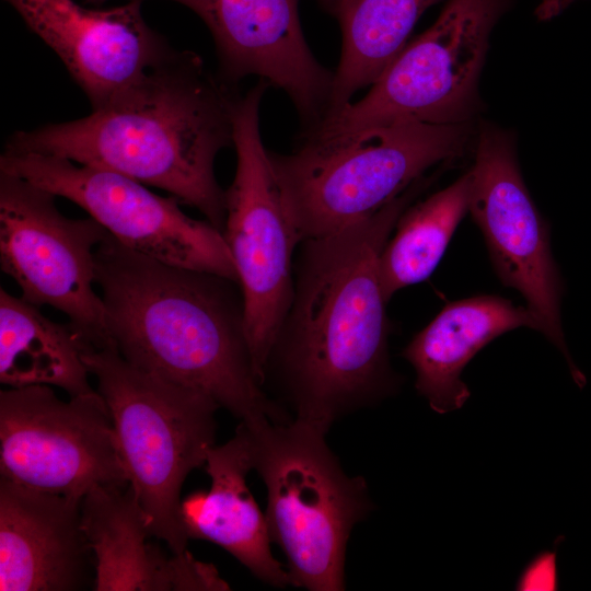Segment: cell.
<instances>
[{"instance_id":"1","label":"cell","mask_w":591,"mask_h":591,"mask_svg":"<svg viewBox=\"0 0 591 591\" xmlns=\"http://www.w3.org/2000/svg\"><path fill=\"white\" fill-rule=\"evenodd\" d=\"M432 179H418L369 218L300 243L292 300L267 363L277 369L294 419L327 432L338 418L397 390L380 256L401 215Z\"/></svg>"},{"instance_id":"2","label":"cell","mask_w":591,"mask_h":591,"mask_svg":"<svg viewBox=\"0 0 591 591\" xmlns=\"http://www.w3.org/2000/svg\"><path fill=\"white\" fill-rule=\"evenodd\" d=\"M94 266L112 350L211 396L243 422L290 421L256 376L239 283L150 257L109 233L95 248Z\"/></svg>"},{"instance_id":"3","label":"cell","mask_w":591,"mask_h":591,"mask_svg":"<svg viewBox=\"0 0 591 591\" xmlns=\"http://www.w3.org/2000/svg\"><path fill=\"white\" fill-rule=\"evenodd\" d=\"M239 94L197 54L173 50L89 116L16 131L4 150L59 157L162 188L222 232L225 190L215 162L233 144Z\"/></svg>"},{"instance_id":"4","label":"cell","mask_w":591,"mask_h":591,"mask_svg":"<svg viewBox=\"0 0 591 591\" xmlns=\"http://www.w3.org/2000/svg\"><path fill=\"white\" fill-rule=\"evenodd\" d=\"M477 121H407L298 136L289 153L268 150L301 240L326 236L371 217L430 169L463 157L473 148Z\"/></svg>"},{"instance_id":"5","label":"cell","mask_w":591,"mask_h":591,"mask_svg":"<svg viewBox=\"0 0 591 591\" xmlns=\"http://www.w3.org/2000/svg\"><path fill=\"white\" fill-rule=\"evenodd\" d=\"M242 424L267 490L269 536L287 557L291 586L345 590L350 533L373 509L366 479L345 473L317 427L299 419Z\"/></svg>"},{"instance_id":"6","label":"cell","mask_w":591,"mask_h":591,"mask_svg":"<svg viewBox=\"0 0 591 591\" xmlns=\"http://www.w3.org/2000/svg\"><path fill=\"white\" fill-rule=\"evenodd\" d=\"M112 416L129 485L151 535L173 554L186 551L182 486L215 445L216 412L209 395L144 372L112 349L84 354Z\"/></svg>"},{"instance_id":"7","label":"cell","mask_w":591,"mask_h":591,"mask_svg":"<svg viewBox=\"0 0 591 591\" xmlns=\"http://www.w3.org/2000/svg\"><path fill=\"white\" fill-rule=\"evenodd\" d=\"M514 2L448 0L431 26L405 45L362 99L300 136H333L407 121H477L490 36Z\"/></svg>"},{"instance_id":"8","label":"cell","mask_w":591,"mask_h":591,"mask_svg":"<svg viewBox=\"0 0 591 591\" xmlns=\"http://www.w3.org/2000/svg\"><path fill=\"white\" fill-rule=\"evenodd\" d=\"M269 84L259 80L239 94L233 115L234 178L225 189L223 236L233 257L244 303V326L257 379L290 306L292 256L302 242L285 202L260 134V104Z\"/></svg>"},{"instance_id":"9","label":"cell","mask_w":591,"mask_h":591,"mask_svg":"<svg viewBox=\"0 0 591 591\" xmlns=\"http://www.w3.org/2000/svg\"><path fill=\"white\" fill-rule=\"evenodd\" d=\"M0 172L71 200L134 251L239 283L223 233L208 220L187 216L173 196H159L107 169L33 152L4 150Z\"/></svg>"},{"instance_id":"10","label":"cell","mask_w":591,"mask_h":591,"mask_svg":"<svg viewBox=\"0 0 591 591\" xmlns=\"http://www.w3.org/2000/svg\"><path fill=\"white\" fill-rule=\"evenodd\" d=\"M55 196L0 172V264L22 298L50 305L94 349H111L102 297L94 290V252L107 235L92 217L71 219Z\"/></svg>"},{"instance_id":"11","label":"cell","mask_w":591,"mask_h":591,"mask_svg":"<svg viewBox=\"0 0 591 591\" xmlns=\"http://www.w3.org/2000/svg\"><path fill=\"white\" fill-rule=\"evenodd\" d=\"M0 472L23 486L78 499L97 486L129 485L101 394L65 402L49 385L1 391Z\"/></svg>"},{"instance_id":"12","label":"cell","mask_w":591,"mask_h":591,"mask_svg":"<svg viewBox=\"0 0 591 591\" xmlns=\"http://www.w3.org/2000/svg\"><path fill=\"white\" fill-rule=\"evenodd\" d=\"M472 152L468 211L483 233L493 267L499 280L525 300L537 332L561 351L582 387L584 376L572 362L563 333V285L552 253L549 225L522 177L515 136L478 120Z\"/></svg>"},{"instance_id":"13","label":"cell","mask_w":591,"mask_h":591,"mask_svg":"<svg viewBox=\"0 0 591 591\" xmlns=\"http://www.w3.org/2000/svg\"><path fill=\"white\" fill-rule=\"evenodd\" d=\"M192 10L212 35L218 77L234 86L256 76L293 104L299 134L328 116L334 71L311 51L299 14L300 0H170Z\"/></svg>"},{"instance_id":"14","label":"cell","mask_w":591,"mask_h":591,"mask_svg":"<svg viewBox=\"0 0 591 591\" xmlns=\"http://www.w3.org/2000/svg\"><path fill=\"white\" fill-rule=\"evenodd\" d=\"M62 60L96 108L173 53L141 13L143 0L91 9L74 0H5Z\"/></svg>"},{"instance_id":"15","label":"cell","mask_w":591,"mask_h":591,"mask_svg":"<svg viewBox=\"0 0 591 591\" xmlns=\"http://www.w3.org/2000/svg\"><path fill=\"white\" fill-rule=\"evenodd\" d=\"M82 499L0 479V590L73 591L90 584L95 557Z\"/></svg>"},{"instance_id":"16","label":"cell","mask_w":591,"mask_h":591,"mask_svg":"<svg viewBox=\"0 0 591 591\" xmlns=\"http://www.w3.org/2000/svg\"><path fill=\"white\" fill-rule=\"evenodd\" d=\"M81 519L95 557L96 591L230 589L213 565L187 551L169 557L147 542L148 518L130 485L91 489L82 498Z\"/></svg>"},{"instance_id":"17","label":"cell","mask_w":591,"mask_h":591,"mask_svg":"<svg viewBox=\"0 0 591 591\" xmlns=\"http://www.w3.org/2000/svg\"><path fill=\"white\" fill-rule=\"evenodd\" d=\"M205 464L211 478L209 491L195 493L182 501L188 537L221 546L271 587L290 586L288 570L271 554L265 514L246 485V476L254 470L246 427L240 422L232 439L213 445Z\"/></svg>"},{"instance_id":"18","label":"cell","mask_w":591,"mask_h":591,"mask_svg":"<svg viewBox=\"0 0 591 591\" xmlns=\"http://www.w3.org/2000/svg\"><path fill=\"white\" fill-rule=\"evenodd\" d=\"M523 326L538 331L526 306L501 297L482 294L448 303L402 352L415 369L418 394L438 414L461 408L471 395L461 380L466 364L495 338Z\"/></svg>"},{"instance_id":"19","label":"cell","mask_w":591,"mask_h":591,"mask_svg":"<svg viewBox=\"0 0 591 591\" xmlns=\"http://www.w3.org/2000/svg\"><path fill=\"white\" fill-rule=\"evenodd\" d=\"M90 346L70 324L0 289V381L10 387L54 385L69 397L95 392L84 354Z\"/></svg>"},{"instance_id":"20","label":"cell","mask_w":591,"mask_h":591,"mask_svg":"<svg viewBox=\"0 0 591 591\" xmlns=\"http://www.w3.org/2000/svg\"><path fill=\"white\" fill-rule=\"evenodd\" d=\"M338 23L341 54L326 119L370 86L407 44L421 15L440 0H313Z\"/></svg>"},{"instance_id":"21","label":"cell","mask_w":591,"mask_h":591,"mask_svg":"<svg viewBox=\"0 0 591 591\" xmlns=\"http://www.w3.org/2000/svg\"><path fill=\"white\" fill-rule=\"evenodd\" d=\"M470 171L445 188L410 205L380 256V279L386 302L401 289L430 277L457 225L468 211Z\"/></svg>"},{"instance_id":"22","label":"cell","mask_w":591,"mask_h":591,"mask_svg":"<svg viewBox=\"0 0 591 591\" xmlns=\"http://www.w3.org/2000/svg\"><path fill=\"white\" fill-rule=\"evenodd\" d=\"M580 1L583 0H542L535 10V16L540 21L554 19Z\"/></svg>"},{"instance_id":"23","label":"cell","mask_w":591,"mask_h":591,"mask_svg":"<svg viewBox=\"0 0 591 591\" xmlns=\"http://www.w3.org/2000/svg\"><path fill=\"white\" fill-rule=\"evenodd\" d=\"M86 3H92V4H100V3H103L104 1L106 0H82Z\"/></svg>"}]
</instances>
